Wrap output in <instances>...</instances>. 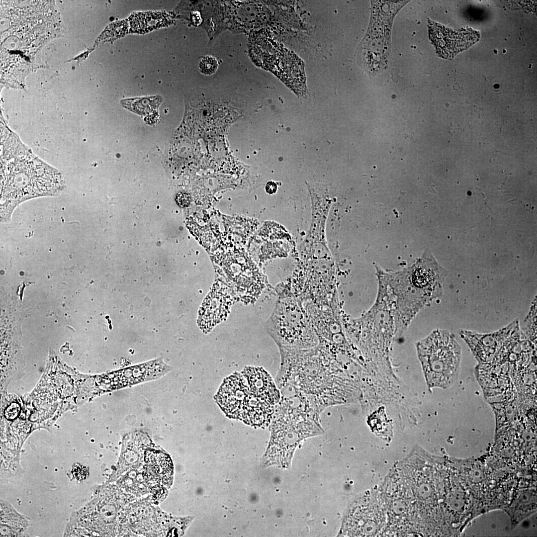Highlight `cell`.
I'll list each match as a JSON object with an SVG mask.
<instances>
[{
    "label": "cell",
    "mask_w": 537,
    "mask_h": 537,
    "mask_svg": "<svg viewBox=\"0 0 537 537\" xmlns=\"http://www.w3.org/2000/svg\"><path fill=\"white\" fill-rule=\"evenodd\" d=\"M520 329L516 320L493 333L479 334L462 330L460 335L469 346L476 359L482 363L491 361L506 341Z\"/></svg>",
    "instance_id": "obj_7"
},
{
    "label": "cell",
    "mask_w": 537,
    "mask_h": 537,
    "mask_svg": "<svg viewBox=\"0 0 537 537\" xmlns=\"http://www.w3.org/2000/svg\"><path fill=\"white\" fill-rule=\"evenodd\" d=\"M126 100L130 102V106L127 108L139 114L146 113L144 109H145L147 113L150 112L155 108L160 102L159 98L155 97L129 99V101Z\"/></svg>",
    "instance_id": "obj_14"
},
{
    "label": "cell",
    "mask_w": 537,
    "mask_h": 537,
    "mask_svg": "<svg viewBox=\"0 0 537 537\" xmlns=\"http://www.w3.org/2000/svg\"><path fill=\"white\" fill-rule=\"evenodd\" d=\"M64 187L62 173L31 149L0 161V221H9L20 203L36 197L58 195Z\"/></svg>",
    "instance_id": "obj_2"
},
{
    "label": "cell",
    "mask_w": 537,
    "mask_h": 537,
    "mask_svg": "<svg viewBox=\"0 0 537 537\" xmlns=\"http://www.w3.org/2000/svg\"><path fill=\"white\" fill-rule=\"evenodd\" d=\"M432 40L443 57L453 56L475 42L477 34L472 30H452L435 25L430 29Z\"/></svg>",
    "instance_id": "obj_8"
},
{
    "label": "cell",
    "mask_w": 537,
    "mask_h": 537,
    "mask_svg": "<svg viewBox=\"0 0 537 537\" xmlns=\"http://www.w3.org/2000/svg\"><path fill=\"white\" fill-rule=\"evenodd\" d=\"M266 190L269 194L274 193L277 190V185L273 181H268L267 183Z\"/></svg>",
    "instance_id": "obj_18"
},
{
    "label": "cell",
    "mask_w": 537,
    "mask_h": 537,
    "mask_svg": "<svg viewBox=\"0 0 537 537\" xmlns=\"http://www.w3.org/2000/svg\"><path fill=\"white\" fill-rule=\"evenodd\" d=\"M132 32L143 33L167 25L169 20L165 13L160 12H137L129 17Z\"/></svg>",
    "instance_id": "obj_13"
},
{
    "label": "cell",
    "mask_w": 537,
    "mask_h": 537,
    "mask_svg": "<svg viewBox=\"0 0 537 537\" xmlns=\"http://www.w3.org/2000/svg\"><path fill=\"white\" fill-rule=\"evenodd\" d=\"M176 200L179 205L184 207L189 204L190 198L189 195L187 194L181 193L177 195Z\"/></svg>",
    "instance_id": "obj_16"
},
{
    "label": "cell",
    "mask_w": 537,
    "mask_h": 537,
    "mask_svg": "<svg viewBox=\"0 0 537 537\" xmlns=\"http://www.w3.org/2000/svg\"><path fill=\"white\" fill-rule=\"evenodd\" d=\"M378 291L371 307L360 317H343L346 336L362 348L384 351L395 337L394 298L382 270H377Z\"/></svg>",
    "instance_id": "obj_3"
},
{
    "label": "cell",
    "mask_w": 537,
    "mask_h": 537,
    "mask_svg": "<svg viewBox=\"0 0 537 537\" xmlns=\"http://www.w3.org/2000/svg\"><path fill=\"white\" fill-rule=\"evenodd\" d=\"M303 302L290 289L283 290L267 327L279 344L291 348H310L319 341Z\"/></svg>",
    "instance_id": "obj_5"
},
{
    "label": "cell",
    "mask_w": 537,
    "mask_h": 537,
    "mask_svg": "<svg viewBox=\"0 0 537 537\" xmlns=\"http://www.w3.org/2000/svg\"><path fill=\"white\" fill-rule=\"evenodd\" d=\"M171 369L162 358H158L116 372L117 388H123L157 379Z\"/></svg>",
    "instance_id": "obj_10"
},
{
    "label": "cell",
    "mask_w": 537,
    "mask_h": 537,
    "mask_svg": "<svg viewBox=\"0 0 537 537\" xmlns=\"http://www.w3.org/2000/svg\"><path fill=\"white\" fill-rule=\"evenodd\" d=\"M218 63L213 57L206 56L203 58L199 64L201 72L205 75L213 74L216 70Z\"/></svg>",
    "instance_id": "obj_15"
},
{
    "label": "cell",
    "mask_w": 537,
    "mask_h": 537,
    "mask_svg": "<svg viewBox=\"0 0 537 537\" xmlns=\"http://www.w3.org/2000/svg\"><path fill=\"white\" fill-rule=\"evenodd\" d=\"M242 374L245 378L250 390L275 405L279 399V394L269 374L263 368L245 367Z\"/></svg>",
    "instance_id": "obj_12"
},
{
    "label": "cell",
    "mask_w": 537,
    "mask_h": 537,
    "mask_svg": "<svg viewBox=\"0 0 537 537\" xmlns=\"http://www.w3.org/2000/svg\"><path fill=\"white\" fill-rule=\"evenodd\" d=\"M416 348L430 387L446 388L455 382L459 372L461 350L452 334L435 330L418 342Z\"/></svg>",
    "instance_id": "obj_4"
},
{
    "label": "cell",
    "mask_w": 537,
    "mask_h": 537,
    "mask_svg": "<svg viewBox=\"0 0 537 537\" xmlns=\"http://www.w3.org/2000/svg\"><path fill=\"white\" fill-rule=\"evenodd\" d=\"M144 477L153 487H162L170 478L173 466L170 458L160 451L149 450L145 453Z\"/></svg>",
    "instance_id": "obj_11"
},
{
    "label": "cell",
    "mask_w": 537,
    "mask_h": 537,
    "mask_svg": "<svg viewBox=\"0 0 537 537\" xmlns=\"http://www.w3.org/2000/svg\"><path fill=\"white\" fill-rule=\"evenodd\" d=\"M85 469V467L80 466L78 464L77 465L76 467H74V469H73V471L75 477L77 479L84 478L85 477V475H86V470L84 471L83 470Z\"/></svg>",
    "instance_id": "obj_17"
},
{
    "label": "cell",
    "mask_w": 537,
    "mask_h": 537,
    "mask_svg": "<svg viewBox=\"0 0 537 537\" xmlns=\"http://www.w3.org/2000/svg\"><path fill=\"white\" fill-rule=\"evenodd\" d=\"M382 271L394 298L397 337L407 329L424 307L443 295L447 271L428 250L407 268Z\"/></svg>",
    "instance_id": "obj_1"
},
{
    "label": "cell",
    "mask_w": 537,
    "mask_h": 537,
    "mask_svg": "<svg viewBox=\"0 0 537 537\" xmlns=\"http://www.w3.org/2000/svg\"><path fill=\"white\" fill-rule=\"evenodd\" d=\"M231 304L230 296L224 290L214 288L204 300L198 312L197 322L201 329L207 332L223 320Z\"/></svg>",
    "instance_id": "obj_9"
},
{
    "label": "cell",
    "mask_w": 537,
    "mask_h": 537,
    "mask_svg": "<svg viewBox=\"0 0 537 537\" xmlns=\"http://www.w3.org/2000/svg\"><path fill=\"white\" fill-rule=\"evenodd\" d=\"M250 393L244 376L235 372L223 380L215 398L226 416L241 420L249 400Z\"/></svg>",
    "instance_id": "obj_6"
}]
</instances>
